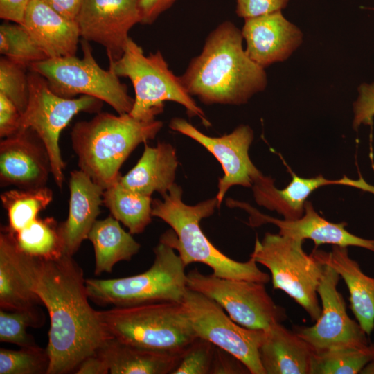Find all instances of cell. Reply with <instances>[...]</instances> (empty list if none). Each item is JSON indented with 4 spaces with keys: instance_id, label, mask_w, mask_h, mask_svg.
Returning a JSON list of instances; mask_svg holds the SVG:
<instances>
[{
    "instance_id": "1",
    "label": "cell",
    "mask_w": 374,
    "mask_h": 374,
    "mask_svg": "<svg viewBox=\"0 0 374 374\" xmlns=\"http://www.w3.org/2000/svg\"><path fill=\"white\" fill-rule=\"evenodd\" d=\"M18 262L24 280L48 312L47 374L75 372L84 359L112 338L98 310L89 302L82 269L73 256L43 259L19 249Z\"/></svg>"
},
{
    "instance_id": "2",
    "label": "cell",
    "mask_w": 374,
    "mask_h": 374,
    "mask_svg": "<svg viewBox=\"0 0 374 374\" xmlns=\"http://www.w3.org/2000/svg\"><path fill=\"white\" fill-rule=\"evenodd\" d=\"M242 35L225 21L207 37L201 53L179 76L191 96L206 105L247 103L267 87L265 69L253 62L242 48Z\"/></svg>"
},
{
    "instance_id": "3",
    "label": "cell",
    "mask_w": 374,
    "mask_h": 374,
    "mask_svg": "<svg viewBox=\"0 0 374 374\" xmlns=\"http://www.w3.org/2000/svg\"><path fill=\"white\" fill-rule=\"evenodd\" d=\"M182 188L174 184L163 199L152 202V215L167 223L171 230L160 237L177 251L184 265L201 262L220 278L245 280L267 283L270 276L262 271L251 258L246 262L230 258L217 249L205 235L200 221L212 215L218 205L215 197L195 205L186 204L182 200Z\"/></svg>"
},
{
    "instance_id": "4",
    "label": "cell",
    "mask_w": 374,
    "mask_h": 374,
    "mask_svg": "<svg viewBox=\"0 0 374 374\" xmlns=\"http://www.w3.org/2000/svg\"><path fill=\"white\" fill-rule=\"evenodd\" d=\"M163 126L158 120L143 121L130 114L98 112L76 123L71 138L78 166L104 190L118 181L120 168L141 143L155 138Z\"/></svg>"
},
{
    "instance_id": "5",
    "label": "cell",
    "mask_w": 374,
    "mask_h": 374,
    "mask_svg": "<svg viewBox=\"0 0 374 374\" xmlns=\"http://www.w3.org/2000/svg\"><path fill=\"white\" fill-rule=\"evenodd\" d=\"M98 314L112 337L147 349L183 354L197 337L181 302L113 307Z\"/></svg>"
},
{
    "instance_id": "6",
    "label": "cell",
    "mask_w": 374,
    "mask_h": 374,
    "mask_svg": "<svg viewBox=\"0 0 374 374\" xmlns=\"http://www.w3.org/2000/svg\"><path fill=\"white\" fill-rule=\"evenodd\" d=\"M109 69L118 77H127L132 82L135 97L129 114L133 118L143 121L154 120L163 111V103L173 101L183 105L190 117L198 116L205 126L211 125L203 110L184 87L179 76L169 69L159 51L145 56L142 48L129 37L122 56L109 60Z\"/></svg>"
},
{
    "instance_id": "7",
    "label": "cell",
    "mask_w": 374,
    "mask_h": 374,
    "mask_svg": "<svg viewBox=\"0 0 374 374\" xmlns=\"http://www.w3.org/2000/svg\"><path fill=\"white\" fill-rule=\"evenodd\" d=\"M153 251L152 265L139 274L86 279L89 299L100 305L114 307L165 301L181 303L188 289L186 266L175 249L161 240Z\"/></svg>"
},
{
    "instance_id": "8",
    "label": "cell",
    "mask_w": 374,
    "mask_h": 374,
    "mask_svg": "<svg viewBox=\"0 0 374 374\" xmlns=\"http://www.w3.org/2000/svg\"><path fill=\"white\" fill-rule=\"evenodd\" d=\"M303 242L267 232L262 240L256 238L250 258L269 269L274 289L283 291L316 321L321 312L317 289L323 265L304 251Z\"/></svg>"
},
{
    "instance_id": "9",
    "label": "cell",
    "mask_w": 374,
    "mask_h": 374,
    "mask_svg": "<svg viewBox=\"0 0 374 374\" xmlns=\"http://www.w3.org/2000/svg\"><path fill=\"white\" fill-rule=\"evenodd\" d=\"M81 46V59L75 55L48 58L30 64L28 69L42 75L61 97L90 96L109 104L118 114H129L134 99L128 94L127 86L111 70L98 65L89 42L82 39Z\"/></svg>"
},
{
    "instance_id": "10",
    "label": "cell",
    "mask_w": 374,
    "mask_h": 374,
    "mask_svg": "<svg viewBox=\"0 0 374 374\" xmlns=\"http://www.w3.org/2000/svg\"><path fill=\"white\" fill-rule=\"evenodd\" d=\"M28 78L29 98L26 109L21 114L20 130L30 128L42 140L50 157L52 175L61 188L66 163L59 145L60 134L78 113L100 112L103 102L87 95L72 98L61 97L51 89L46 80L40 74L30 71Z\"/></svg>"
},
{
    "instance_id": "11",
    "label": "cell",
    "mask_w": 374,
    "mask_h": 374,
    "mask_svg": "<svg viewBox=\"0 0 374 374\" xmlns=\"http://www.w3.org/2000/svg\"><path fill=\"white\" fill-rule=\"evenodd\" d=\"M265 285L206 275L196 268L187 273L188 289L214 300L235 322L249 329L267 330L287 318L285 309L273 301Z\"/></svg>"
},
{
    "instance_id": "12",
    "label": "cell",
    "mask_w": 374,
    "mask_h": 374,
    "mask_svg": "<svg viewBox=\"0 0 374 374\" xmlns=\"http://www.w3.org/2000/svg\"><path fill=\"white\" fill-rule=\"evenodd\" d=\"M181 303L198 337L237 357L251 374H265L259 357L265 330L240 326L216 301L190 289Z\"/></svg>"
},
{
    "instance_id": "13",
    "label": "cell",
    "mask_w": 374,
    "mask_h": 374,
    "mask_svg": "<svg viewBox=\"0 0 374 374\" xmlns=\"http://www.w3.org/2000/svg\"><path fill=\"white\" fill-rule=\"evenodd\" d=\"M339 274L323 265V274L317 292L321 299V312L311 326H297L294 331L304 339L314 352L341 348H365L370 344L368 335L359 323L346 311L345 300L337 285Z\"/></svg>"
},
{
    "instance_id": "14",
    "label": "cell",
    "mask_w": 374,
    "mask_h": 374,
    "mask_svg": "<svg viewBox=\"0 0 374 374\" xmlns=\"http://www.w3.org/2000/svg\"><path fill=\"white\" fill-rule=\"evenodd\" d=\"M169 127L195 140L220 162L224 171L219 178L216 198L219 208L227 190L235 185L251 188L262 172L254 166L249 155V147L253 140V130L240 125L231 133L220 137L207 136L181 118H174Z\"/></svg>"
},
{
    "instance_id": "15",
    "label": "cell",
    "mask_w": 374,
    "mask_h": 374,
    "mask_svg": "<svg viewBox=\"0 0 374 374\" xmlns=\"http://www.w3.org/2000/svg\"><path fill=\"white\" fill-rule=\"evenodd\" d=\"M75 21L82 39L103 46L109 60H116L140 23L138 0H84Z\"/></svg>"
},
{
    "instance_id": "16",
    "label": "cell",
    "mask_w": 374,
    "mask_h": 374,
    "mask_svg": "<svg viewBox=\"0 0 374 374\" xmlns=\"http://www.w3.org/2000/svg\"><path fill=\"white\" fill-rule=\"evenodd\" d=\"M51 163L48 153L31 129H21L0 143L1 186L32 189L46 186Z\"/></svg>"
},
{
    "instance_id": "17",
    "label": "cell",
    "mask_w": 374,
    "mask_h": 374,
    "mask_svg": "<svg viewBox=\"0 0 374 374\" xmlns=\"http://www.w3.org/2000/svg\"><path fill=\"white\" fill-rule=\"evenodd\" d=\"M230 207H238L249 215V224L253 227L273 224L280 235L304 241L310 239L316 246L328 244L341 247H358L374 252V240L357 236L346 229L347 224L331 222L319 215L312 203L306 201L303 215L296 220H280L259 212L249 204L232 199L226 200Z\"/></svg>"
},
{
    "instance_id": "18",
    "label": "cell",
    "mask_w": 374,
    "mask_h": 374,
    "mask_svg": "<svg viewBox=\"0 0 374 374\" xmlns=\"http://www.w3.org/2000/svg\"><path fill=\"white\" fill-rule=\"evenodd\" d=\"M241 32L246 54L263 69L288 59L301 46L303 37L282 11L244 19Z\"/></svg>"
},
{
    "instance_id": "19",
    "label": "cell",
    "mask_w": 374,
    "mask_h": 374,
    "mask_svg": "<svg viewBox=\"0 0 374 374\" xmlns=\"http://www.w3.org/2000/svg\"><path fill=\"white\" fill-rule=\"evenodd\" d=\"M69 206L66 220L58 224L64 255L73 256L100 213L104 189L80 169L71 172Z\"/></svg>"
},
{
    "instance_id": "20",
    "label": "cell",
    "mask_w": 374,
    "mask_h": 374,
    "mask_svg": "<svg viewBox=\"0 0 374 374\" xmlns=\"http://www.w3.org/2000/svg\"><path fill=\"white\" fill-rule=\"evenodd\" d=\"M332 184L350 186L364 191L367 183L362 177L356 180L346 176L339 179H329L322 175L303 178L292 173L290 182L280 190L276 188L271 177L262 174L251 188L255 201L259 206L276 211L284 220H292L303 215L305 203L315 190Z\"/></svg>"
},
{
    "instance_id": "21",
    "label": "cell",
    "mask_w": 374,
    "mask_h": 374,
    "mask_svg": "<svg viewBox=\"0 0 374 374\" xmlns=\"http://www.w3.org/2000/svg\"><path fill=\"white\" fill-rule=\"evenodd\" d=\"M21 24L48 58L75 55L80 37L76 21L64 17L42 0H30Z\"/></svg>"
},
{
    "instance_id": "22",
    "label": "cell",
    "mask_w": 374,
    "mask_h": 374,
    "mask_svg": "<svg viewBox=\"0 0 374 374\" xmlns=\"http://www.w3.org/2000/svg\"><path fill=\"white\" fill-rule=\"evenodd\" d=\"M312 255L344 280L350 294V309L363 330L371 335L374 330V278L364 273L346 247L333 245L329 252L314 249Z\"/></svg>"
},
{
    "instance_id": "23",
    "label": "cell",
    "mask_w": 374,
    "mask_h": 374,
    "mask_svg": "<svg viewBox=\"0 0 374 374\" xmlns=\"http://www.w3.org/2000/svg\"><path fill=\"white\" fill-rule=\"evenodd\" d=\"M265 332L259 357L265 374H310L314 350L304 339L282 323Z\"/></svg>"
},
{
    "instance_id": "24",
    "label": "cell",
    "mask_w": 374,
    "mask_h": 374,
    "mask_svg": "<svg viewBox=\"0 0 374 374\" xmlns=\"http://www.w3.org/2000/svg\"><path fill=\"white\" fill-rule=\"evenodd\" d=\"M178 166L176 150L170 143L159 142L155 147L145 143L142 156L120 182L126 188L150 196L154 192L161 196L175 184Z\"/></svg>"
},
{
    "instance_id": "25",
    "label": "cell",
    "mask_w": 374,
    "mask_h": 374,
    "mask_svg": "<svg viewBox=\"0 0 374 374\" xmlns=\"http://www.w3.org/2000/svg\"><path fill=\"white\" fill-rule=\"evenodd\" d=\"M111 374H172L184 354L147 349L110 338L97 350Z\"/></svg>"
},
{
    "instance_id": "26",
    "label": "cell",
    "mask_w": 374,
    "mask_h": 374,
    "mask_svg": "<svg viewBox=\"0 0 374 374\" xmlns=\"http://www.w3.org/2000/svg\"><path fill=\"white\" fill-rule=\"evenodd\" d=\"M15 235L2 226L0 233V307L15 311L42 305L39 296L24 280L18 262Z\"/></svg>"
},
{
    "instance_id": "27",
    "label": "cell",
    "mask_w": 374,
    "mask_h": 374,
    "mask_svg": "<svg viewBox=\"0 0 374 374\" xmlns=\"http://www.w3.org/2000/svg\"><path fill=\"white\" fill-rule=\"evenodd\" d=\"M119 222L112 215L97 220L88 234L94 249L96 276L111 273L117 262L131 260L140 249V244Z\"/></svg>"
},
{
    "instance_id": "28",
    "label": "cell",
    "mask_w": 374,
    "mask_h": 374,
    "mask_svg": "<svg viewBox=\"0 0 374 374\" xmlns=\"http://www.w3.org/2000/svg\"><path fill=\"white\" fill-rule=\"evenodd\" d=\"M103 199L111 215L132 235L143 233L152 221L151 197L126 188L120 179L104 190Z\"/></svg>"
},
{
    "instance_id": "29",
    "label": "cell",
    "mask_w": 374,
    "mask_h": 374,
    "mask_svg": "<svg viewBox=\"0 0 374 374\" xmlns=\"http://www.w3.org/2000/svg\"><path fill=\"white\" fill-rule=\"evenodd\" d=\"M2 206L7 212L5 226L15 234L35 220L39 213L52 202L53 193L47 186L32 189H12L1 194Z\"/></svg>"
},
{
    "instance_id": "30",
    "label": "cell",
    "mask_w": 374,
    "mask_h": 374,
    "mask_svg": "<svg viewBox=\"0 0 374 374\" xmlns=\"http://www.w3.org/2000/svg\"><path fill=\"white\" fill-rule=\"evenodd\" d=\"M14 235L17 247L28 256L53 259L64 254L58 224L53 217H37Z\"/></svg>"
},
{
    "instance_id": "31",
    "label": "cell",
    "mask_w": 374,
    "mask_h": 374,
    "mask_svg": "<svg viewBox=\"0 0 374 374\" xmlns=\"http://www.w3.org/2000/svg\"><path fill=\"white\" fill-rule=\"evenodd\" d=\"M374 358V342L365 348L341 347L314 352L310 374H357Z\"/></svg>"
},
{
    "instance_id": "32",
    "label": "cell",
    "mask_w": 374,
    "mask_h": 374,
    "mask_svg": "<svg viewBox=\"0 0 374 374\" xmlns=\"http://www.w3.org/2000/svg\"><path fill=\"white\" fill-rule=\"evenodd\" d=\"M0 53L28 69L35 62L48 59L26 28L15 22L0 26Z\"/></svg>"
},
{
    "instance_id": "33",
    "label": "cell",
    "mask_w": 374,
    "mask_h": 374,
    "mask_svg": "<svg viewBox=\"0 0 374 374\" xmlns=\"http://www.w3.org/2000/svg\"><path fill=\"white\" fill-rule=\"evenodd\" d=\"M44 323V314L35 307L27 310L0 311V341L15 344L19 347L37 345L27 329L39 328Z\"/></svg>"
},
{
    "instance_id": "34",
    "label": "cell",
    "mask_w": 374,
    "mask_h": 374,
    "mask_svg": "<svg viewBox=\"0 0 374 374\" xmlns=\"http://www.w3.org/2000/svg\"><path fill=\"white\" fill-rule=\"evenodd\" d=\"M50 357L38 345L19 350L0 348V374H47Z\"/></svg>"
},
{
    "instance_id": "35",
    "label": "cell",
    "mask_w": 374,
    "mask_h": 374,
    "mask_svg": "<svg viewBox=\"0 0 374 374\" xmlns=\"http://www.w3.org/2000/svg\"><path fill=\"white\" fill-rule=\"evenodd\" d=\"M28 67L6 57L0 59V93L10 100L22 114L29 98Z\"/></svg>"
},
{
    "instance_id": "36",
    "label": "cell",
    "mask_w": 374,
    "mask_h": 374,
    "mask_svg": "<svg viewBox=\"0 0 374 374\" xmlns=\"http://www.w3.org/2000/svg\"><path fill=\"white\" fill-rule=\"evenodd\" d=\"M215 347L197 337L186 348L172 374H211Z\"/></svg>"
},
{
    "instance_id": "37",
    "label": "cell",
    "mask_w": 374,
    "mask_h": 374,
    "mask_svg": "<svg viewBox=\"0 0 374 374\" xmlns=\"http://www.w3.org/2000/svg\"><path fill=\"white\" fill-rule=\"evenodd\" d=\"M358 97L353 103V127L357 130L362 125L373 124L374 118V82L363 83L357 88Z\"/></svg>"
},
{
    "instance_id": "38",
    "label": "cell",
    "mask_w": 374,
    "mask_h": 374,
    "mask_svg": "<svg viewBox=\"0 0 374 374\" xmlns=\"http://www.w3.org/2000/svg\"><path fill=\"white\" fill-rule=\"evenodd\" d=\"M289 0H236V15L244 19L282 11Z\"/></svg>"
},
{
    "instance_id": "39",
    "label": "cell",
    "mask_w": 374,
    "mask_h": 374,
    "mask_svg": "<svg viewBox=\"0 0 374 374\" xmlns=\"http://www.w3.org/2000/svg\"><path fill=\"white\" fill-rule=\"evenodd\" d=\"M21 114L15 104L0 93V136L7 138L16 134L21 126Z\"/></svg>"
},
{
    "instance_id": "40",
    "label": "cell",
    "mask_w": 374,
    "mask_h": 374,
    "mask_svg": "<svg viewBox=\"0 0 374 374\" xmlns=\"http://www.w3.org/2000/svg\"><path fill=\"white\" fill-rule=\"evenodd\" d=\"M247 373L250 372L240 360L226 350L215 347L211 374Z\"/></svg>"
},
{
    "instance_id": "41",
    "label": "cell",
    "mask_w": 374,
    "mask_h": 374,
    "mask_svg": "<svg viewBox=\"0 0 374 374\" xmlns=\"http://www.w3.org/2000/svg\"><path fill=\"white\" fill-rule=\"evenodd\" d=\"M177 0H138L140 24L150 25L163 12L169 9Z\"/></svg>"
},
{
    "instance_id": "42",
    "label": "cell",
    "mask_w": 374,
    "mask_h": 374,
    "mask_svg": "<svg viewBox=\"0 0 374 374\" xmlns=\"http://www.w3.org/2000/svg\"><path fill=\"white\" fill-rule=\"evenodd\" d=\"M30 1V0H0V17L21 24Z\"/></svg>"
},
{
    "instance_id": "43",
    "label": "cell",
    "mask_w": 374,
    "mask_h": 374,
    "mask_svg": "<svg viewBox=\"0 0 374 374\" xmlns=\"http://www.w3.org/2000/svg\"><path fill=\"white\" fill-rule=\"evenodd\" d=\"M75 374H107L109 366L103 357L98 352L87 356L78 365Z\"/></svg>"
},
{
    "instance_id": "44",
    "label": "cell",
    "mask_w": 374,
    "mask_h": 374,
    "mask_svg": "<svg viewBox=\"0 0 374 374\" xmlns=\"http://www.w3.org/2000/svg\"><path fill=\"white\" fill-rule=\"evenodd\" d=\"M64 17L75 20L84 0H42Z\"/></svg>"
},
{
    "instance_id": "45",
    "label": "cell",
    "mask_w": 374,
    "mask_h": 374,
    "mask_svg": "<svg viewBox=\"0 0 374 374\" xmlns=\"http://www.w3.org/2000/svg\"><path fill=\"white\" fill-rule=\"evenodd\" d=\"M361 374H374V358L367 364L360 373Z\"/></svg>"
},
{
    "instance_id": "46",
    "label": "cell",
    "mask_w": 374,
    "mask_h": 374,
    "mask_svg": "<svg viewBox=\"0 0 374 374\" xmlns=\"http://www.w3.org/2000/svg\"><path fill=\"white\" fill-rule=\"evenodd\" d=\"M373 194L374 195V192H373Z\"/></svg>"
}]
</instances>
